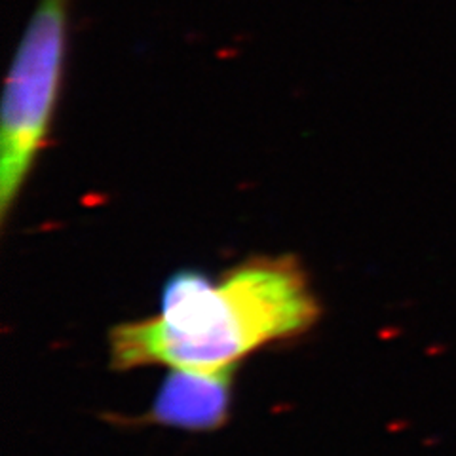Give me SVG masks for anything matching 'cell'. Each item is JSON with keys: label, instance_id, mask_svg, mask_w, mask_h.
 Here are the masks:
<instances>
[{"label": "cell", "instance_id": "obj_1", "mask_svg": "<svg viewBox=\"0 0 456 456\" xmlns=\"http://www.w3.org/2000/svg\"><path fill=\"white\" fill-rule=\"evenodd\" d=\"M320 314L305 268L291 255L251 256L219 280L183 268L164 281L156 316L112 327L109 362L117 370L236 369L249 354L310 331Z\"/></svg>", "mask_w": 456, "mask_h": 456}, {"label": "cell", "instance_id": "obj_2", "mask_svg": "<svg viewBox=\"0 0 456 456\" xmlns=\"http://www.w3.org/2000/svg\"><path fill=\"white\" fill-rule=\"evenodd\" d=\"M70 0H38L10 65L0 114V219L12 208L45 151L60 103Z\"/></svg>", "mask_w": 456, "mask_h": 456}, {"label": "cell", "instance_id": "obj_3", "mask_svg": "<svg viewBox=\"0 0 456 456\" xmlns=\"http://www.w3.org/2000/svg\"><path fill=\"white\" fill-rule=\"evenodd\" d=\"M234 370L171 367L145 420L184 432L217 430L231 415Z\"/></svg>", "mask_w": 456, "mask_h": 456}]
</instances>
